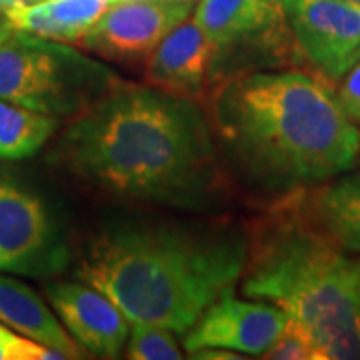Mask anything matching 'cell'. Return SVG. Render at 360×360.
<instances>
[{
	"instance_id": "obj_23",
	"label": "cell",
	"mask_w": 360,
	"mask_h": 360,
	"mask_svg": "<svg viewBox=\"0 0 360 360\" xmlns=\"http://www.w3.org/2000/svg\"><path fill=\"white\" fill-rule=\"evenodd\" d=\"M0 270L2 272H11V262H8V258L4 257L2 250H0Z\"/></svg>"
},
{
	"instance_id": "obj_1",
	"label": "cell",
	"mask_w": 360,
	"mask_h": 360,
	"mask_svg": "<svg viewBox=\"0 0 360 360\" xmlns=\"http://www.w3.org/2000/svg\"><path fill=\"white\" fill-rule=\"evenodd\" d=\"M52 158L89 191L122 202L208 210L231 193L205 108L150 84L120 80L68 120Z\"/></svg>"
},
{
	"instance_id": "obj_6",
	"label": "cell",
	"mask_w": 360,
	"mask_h": 360,
	"mask_svg": "<svg viewBox=\"0 0 360 360\" xmlns=\"http://www.w3.org/2000/svg\"><path fill=\"white\" fill-rule=\"evenodd\" d=\"M193 18L217 46V84L238 72L309 66L284 0H200Z\"/></svg>"
},
{
	"instance_id": "obj_16",
	"label": "cell",
	"mask_w": 360,
	"mask_h": 360,
	"mask_svg": "<svg viewBox=\"0 0 360 360\" xmlns=\"http://www.w3.org/2000/svg\"><path fill=\"white\" fill-rule=\"evenodd\" d=\"M58 118L0 98V160H25L58 130Z\"/></svg>"
},
{
	"instance_id": "obj_9",
	"label": "cell",
	"mask_w": 360,
	"mask_h": 360,
	"mask_svg": "<svg viewBox=\"0 0 360 360\" xmlns=\"http://www.w3.org/2000/svg\"><path fill=\"white\" fill-rule=\"evenodd\" d=\"M284 11L296 44L314 72L335 82L360 58V2L284 0Z\"/></svg>"
},
{
	"instance_id": "obj_26",
	"label": "cell",
	"mask_w": 360,
	"mask_h": 360,
	"mask_svg": "<svg viewBox=\"0 0 360 360\" xmlns=\"http://www.w3.org/2000/svg\"><path fill=\"white\" fill-rule=\"evenodd\" d=\"M354 2H360V0H354Z\"/></svg>"
},
{
	"instance_id": "obj_2",
	"label": "cell",
	"mask_w": 360,
	"mask_h": 360,
	"mask_svg": "<svg viewBox=\"0 0 360 360\" xmlns=\"http://www.w3.org/2000/svg\"><path fill=\"white\" fill-rule=\"evenodd\" d=\"M222 160L246 186L286 193L348 172L360 132L336 103L335 82L309 68L224 78L202 103Z\"/></svg>"
},
{
	"instance_id": "obj_21",
	"label": "cell",
	"mask_w": 360,
	"mask_h": 360,
	"mask_svg": "<svg viewBox=\"0 0 360 360\" xmlns=\"http://www.w3.org/2000/svg\"><path fill=\"white\" fill-rule=\"evenodd\" d=\"M40 0H0V14H4L13 6H25V4H34Z\"/></svg>"
},
{
	"instance_id": "obj_7",
	"label": "cell",
	"mask_w": 360,
	"mask_h": 360,
	"mask_svg": "<svg viewBox=\"0 0 360 360\" xmlns=\"http://www.w3.org/2000/svg\"><path fill=\"white\" fill-rule=\"evenodd\" d=\"M0 250L11 262V272L34 278L60 274L70 262L51 208L4 172H0Z\"/></svg>"
},
{
	"instance_id": "obj_12",
	"label": "cell",
	"mask_w": 360,
	"mask_h": 360,
	"mask_svg": "<svg viewBox=\"0 0 360 360\" xmlns=\"http://www.w3.org/2000/svg\"><path fill=\"white\" fill-rule=\"evenodd\" d=\"M146 84L202 106L217 86V46L194 18L180 22L144 65Z\"/></svg>"
},
{
	"instance_id": "obj_5",
	"label": "cell",
	"mask_w": 360,
	"mask_h": 360,
	"mask_svg": "<svg viewBox=\"0 0 360 360\" xmlns=\"http://www.w3.org/2000/svg\"><path fill=\"white\" fill-rule=\"evenodd\" d=\"M122 78L68 42L13 30L0 44V98L54 118H75Z\"/></svg>"
},
{
	"instance_id": "obj_20",
	"label": "cell",
	"mask_w": 360,
	"mask_h": 360,
	"mask_svg": "<svg viewBox=\"0 0 360 360\" xmlns=\"http://www.w3.org/2000/svg\"><path fill=\"white\" fill-rule=\"evenodd\" d=\"M191 359H202V360H240L245 359V354H236L231 350H222V348H198L188 352Z\"/></svg>"
},
{
	"instance_id": "obj_10",
	"label": "cell",
	"mask_w": 360,
	"mask_h": 360,
	"mask_svg": "<svg viewBox=\"0 0 360 360\" xmlns=\"http://www.w3.org/2000/svg\"><path fill=\"white\" fill-rule=\"evenodd\" d=\"M288 322L281 307L257 300L238 298L234 290L219 296L198 321L184 333V350L222 348L245 356H262L278 338Z\"/></svg>"
},
{
	"instance_id": "obj_18",
	"label": "cell",
	"mask_w": 360,
	"mask_h": 360,
	"mask_svg": "<svg viewBox=\"0 0 360 360\" xmlns=\"http://www.w3.org/2000/svg\"><path fill=\"white\" fill-rule=\"evenodd\" d=\"M262 359L269 360H321L319 348L314 340L310 338L304 326L292 321L288 316V322L278 338L272 342V347L262 354Z\"/></svg>"
},
{
	"instance_id": "obj_3",
	"label": "cell",
	"mask_w": 360,
	"mask_h": 360,
	"mask_svg": "<svg viewBox=\"0 0 360 360\" xmlns=\"http://www.w3.org/2000/svg\"><path fill=\"white\" fill-rule=\"evenodd\" d=\"M246 229L224 220L120 219L86 240L77 276L108 296L132 324L184 335L240 281Z\"/></svg>"
},
{
	"instance_id": "obj_8",
	"label": "cell",
	"mask_w": 360,
	"mask_h": 360,
	"mask_svg": "<svg viewBox=\"0 0 360 360\" xmlns=\"http://www.w3.org/2000/svg\"><path fill=\"white\" fill-rule=\"evenodd\" d=\"M193 8L194 0L118 2L90 26L77 46L115 65H146L156 46Z\"/></svg>"
},
{
	"instance_id": "obj_15",
	"label": "cell",
	"mask_w": 360,
	"mask_h": 360,
	"mask_svg": "<svg viewBox=\"0 0 360 360\" xmlns=\"http://www.w3.org/2000/svg\"><path fill=\"white\" fill-rule=\"evenodd\" d=\"M310 208L348 255H360V170L309 186Z\"/></svg>"
},
{
	"instance_id": "obj_22",
	"label": "cell",
	"mask_w": 360,
	"mask_h": 360,
	"mask_svg": "<svg viewBox=\"0 0 360 360\" xmlns=\"http://www.w3.org/2000/svg\"><path fill=\"white\" fill-rule=\"evenodd\" d=\"M11 32H13V28L8 26V22H6V20H4V22H0V44L4 42V39H6Z\"/></svg>"
},
{
	"instance_id": "obj_25",
	"label": "cell",
	"mask_w": 360,
	"mask_h": 360,
	"mask_svg": "<svg viewBox=\"0 0 360 360\" xmlns=\"http://www.w3.org/2000/svg\"><path fill=\"white\" fill-rule=\"evenodd\" d=\"M359 333H360V298H359Z\"/></svg>"
},
{
	"instance_id": "obj_11",
	"label": "cell",
	"mask_w": 360,
	"mask_h": 360,
	"mask_svg": "<svg viewBox=\"0 0 360 360\" xmlns=\"http://www.w3.org/2000/svg\"><path fill=\"white\" fill-rule=\"evenodd\" d=\"M44 296L68 335L84 352L118 359L127 347L130 322L108 296L84 281L44 284Z\"/></svg>"
},
{
	"instance_id": "obj_4",
	"label": "cell",
	"mask_w": 360,
	"mask_h": 360,
	"mask_svg": "<svg viewBox=\"0 0 360 360\" xmlns=\"http://www.w3.org/2000/svg\"><path fill=\"white\" fill-rule=\"evenodd\" d=\"M245 229L243 296L281 307L307 328L321 360H359L360 258L322 229L309 186L274 194Z\"/></svg>"
},
{
	"instance_id": "obj_14",
	"label": "cell",
	"mask_w": 360,
	"mask_h": 360,
	"mask_svg": "<svg viewBox=\"0 0 360 360\" xmlns=\"http://www.w3.org/2000/svg\"><path fill=\"white\" fill-rule=\"evenodd\" d=\"M110 6V0H40L34 4L8 8L4 13V20L13 30L78 44L90 26Z\"/></svg>"
},
{
	"instance_id": "obj_13",
	"label": "cell",
	"mask_w": 360,
	"mask_h": 360,
	"mask_svg": "<svg viewBox=\"0 0 360 360\" xmlns=\"http://www.w3.org/2000/svg\"><path fill=\"white\" fill-rule=\"evenodd\" d=\"M0 324L40 345L63 350L68 359H82L84 350L68 335L54 310L28 284L0 274Z\"/></svg>"
},
{
	"instance_id": "obj_19",
	"label": "cell",
	"mask_w": 360,
	"mask_h": 360,
	"mask_svg": "<svg viewBox=\"0 0 360 360\" xmlns=\"http://www.w3.org/2000/svg\"><path fill=\"white\" fill-rule=\"evenodd\" d=\"M336 103L352 124H360V58L345 75L342 84L335 89Z\"/></svg>"
},
{
	"instance_id": "obj_17",
	"label": "cell",
	"mask_w": 360,
	"mask_h": 360,
	"mask_svg": "<svg viewBox=\"0 0 360 360\" xmlns=\"http://www.w3.org/2000/svg\"><path fill=\"white\" fill-rule=\"evenodd\" d=\"M124 356L130 360H179L182 350L172 330L153 324H132Z\"/></svg>"
},
{
	"instance_id": "obj_24",
	"label": "cell",
	"mask_w": 360,
	"mask_h": 360,
	"mask_svg": "<svg viewBox=\"0 0 360 360\" xmlns=\"http://www.w3.org/2000/svg\"><path fill=\"white\" fill-rule=\"evenodd\" d=\"M112 4H118V2H139V0H110Z\"/></svg>"
}]
</instances>
